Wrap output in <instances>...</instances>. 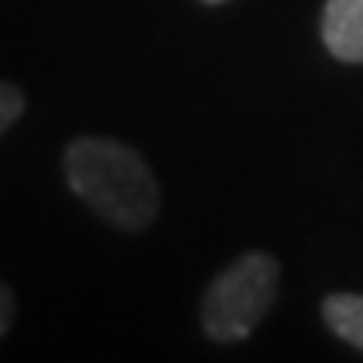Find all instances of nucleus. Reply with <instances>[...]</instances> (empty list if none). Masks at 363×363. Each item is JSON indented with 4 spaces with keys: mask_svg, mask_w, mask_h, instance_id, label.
<instances>
[{
    "mask_svg": "<svg viewBox=\"0 0 363 363\" xmlns=\"http://www.w3.org/2000/svg\"><path fill=\"white\" fill-rule=\"evenodd\" d=\"M323 44L337 61L363 65V0H326Z\"/></svg>",
    "mask_w": 363,
    "mask_h": 363,
    "instance_id": "nucleus-3",
    "label": "nucleus"
},
{
    "mask_svg": "<svg viewBox=\"0 0 363 363\" xmlns=\"http://www.w3.org/2000/svg\"><path fill=\"white\" fill-rule=\"evenodd\" d=\"M21 115H24V91L11 84V81H0V135Z\"/></svg>",
    "mask_w": 363,
    "mask_h": 363,
    "instance_id": "nucleus-5",
    "label": "nucleus"
},
{
    "mask_svg": "<svg viewBox=\"0 0 363 363\" xmlns=\"http://www.w3.org/2000/svg\"><path fill=\"white\" fill-rule=\"evenodd\" d=\"M202 4H212V7H216V4H225V0H202Z\"/></svg>",
    "mask_w": 363,
    "mask_h": 363,
    "instance_id": "nucleus-7",
    "label": "nucleus"
},
{
    "mask_svg": "<svg viewBox=\"0 0 363 363\" xmlns=\"http://www.w3.org/2000/svg\"><path fill=\"white\" fill-rule=\"evenodd\" d=\"M323 320L340 340H347L350 347H360L363 350V296L360 293H333V296H326Z\"/></svg>",
    "mask_w": 363,
    "mask_h": 363,
    "instance_id": "nucleus-4",
    "label": "nucleus"
},
{
    "mask_svg": "<svg viewBox=\"0 0 363 363\" xmlns=\"http://www.w3.org/2000/svg\"><path fill=\"white\" fill-rule=\"evenodd\" d=\"M279 293V262L269 252H246L216 276L202 299V330L208 340H246Z\"/></svg>",
    "mask_w": 363,
    "mask_h": 363,
    "instance_id": "nucleus-2",
    "label": "nucleus"
},
{
    "mask_svg": "<svg viewBox=\"0 0 363 363\" xmlns=\"http://www.w3.org/2000/svg\"><path fill=\"white\" fill-rule=\"evenodd\" d=\"M65 172L71 192L118 229L138 233L155 222L162 206L158 182L148 162L128 145L94 135L74 138L65 152Z\"/></svg>",
    "mask_w": 363,
    "mask_h": 363,
    "instance_id": "nucleus-1",
    "label": "nucleus"
},
{
    "mask_svg": "<svg viewBox=\"0 0 363 363\" xmlns=\"http://www.w3.org/2000/svg\"><path fill=\"white\" fill-rule=\"evenodd\" d=\"M11 320H13V293L0 283V337L11 330Z\"/></svg>",
    "mask_w": 363,
    "mask_h": 363,
    "instance_id": "nucleus-6",
    "label": "nucleus"
}]
</instances>
